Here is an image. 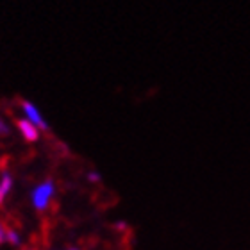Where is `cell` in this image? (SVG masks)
<instances>
[{
    "label": "cell",
    "mask_w": 250,
    "mask_h": 250,
    "mask_svg": "<svg viewBox=\"0 0 250 250\" xmlns=\"http://www.w3.org/2000/svg\"><path fill=\"white\" fill-rule=\"evenodd\" d=\"M66 250H81V249H77V247H70V249H66Z\"/></svg>",
    "instance_id": "obj_9"
},
{
    "label": "cell",
    "mask_w": 250,
    "mask_h": 250,
    "mask_svg": "<svg viewBox=\"0 0 250 250\" xmlns=\"http://www.w3.org/2000/svg\"><path fill=\"white\" fill-rule=\"evenodd\" d=\"M13 184H15L13 175L7 170H2V175H0V208L5 204V198L13 189Z\"/></svg>",
    "instance_id": "obj_4"
},
{
    "label": "cell",
    "mask_w": 250,
    "mask_h": 250,
    "mask_svg": "<svg viewBox=\"0 0 250 250\" xmlns=\"http://www.w3.org/2000/svg\"><path fill=\"white\" fill-rule=\"evenodd\" d=\"M16 127L20 130V134L23 136V140L29 141V143H36L40 140V136H42V130L38 129L36 125H32L29 120L25 118H16Z\"/></svg>",
    "instance_id": "obj_3"
},
{
    "label": "cell",
    "mask_w": 250,
    "mask_h": 250,
    "mask_svg": "<svg viewBox=\"0 0 250 250\" xmlns=\"http://www.w3.org/2000/svg\"><path fill=\"white\" fill-rule=\"evenodd\" d=\"M88 181L89 183H100L102 181V175H100V172H97V170H91V172H88Z\"/></svg>",
    "instance_id": "obj_6"
},
{
    "label": "cell",
    "mask_w": 250,
    "mask_h": 250,
    "mask_svg": "<svg viewBox=\"0 0 250 250\" xmlns=\"http://www.w3.org/2000/svg\"><path fill=\"white\" fill-rule=\"evenodd\" d=\"M5 243H9L13 247H20L21 245V236L20 232L13 227H5Z\"/></svg>",
    "instance_id": "obj_5"
},
{
    "label": "cell",
    "mask_w": 250,
    "mask_h": 250,
    "mask_svg": "<svg viewBox=\"0 0 250 250\" xmlns=\"http://www.w3.org/2000/svg\"><path fill=\"white\" fill-rule=\"evenodd\" d=\"M20 107H21V111H23V115H25V120H29L32 125H36L40 130H50V127H48V124L45 122L43 115L38 111V107L32 104V102H29V100H20Z\"/></svg>",
    "instance_id": "obj_2"
},
{
    "label": "cell",
    "mask_w": 250,
    "mask_h": 250,
    "mask_svg": "<svg viewBox=\"0 0 250 250\" xmlns=\"http://www.w3.org/2000/svg\"><path fill=\"white\" fill-rule=\"evenodd\" d=\"M54 197H56V183H54V179H45L43 183L34 186V189L31 191L32 208L40 211V213H43V211L48 209Z\"/></svg>",
    "instance_id": "obj_1"
},
{
    "label": "cell",
    "mask_w": 250,
    "mask_h": 250,
    "mask_svg": "<svg viewBox=\"0 0 250 250\" xmlns=\"http://www.w3.org/2000/svg\"><path fill=\"white\" fill-rule=\"evenodd\" d=\"M115 229H118V230H127V229H129V225L125 224V222H116V224H115Z\"/></svg>",
    "instance_id": "obj_8"
},
{
    "label": "cell",
    "mask_w": 250,
    "mask_h": 250,
    "mask_svg": "<svg viewBox=\"0 0 250 250\" xmlns=\"http://www.w3.org/2000/svg\"><path fill=\"white\" fill-rule=\"evenodd\" d=\"M11 134V127L5 124V120L0 116V136H9Z\"/></svg>",
    "instance_id": "obj_7"
},
{
    "label": "cell",
    "mask_w": 250,
    "mask_h": 250,
    "mask_svg": "<svg viewBox=\"0 0 250 250\" xmlns=\"http://www.w3.org/2000/svg\"><path fill=\"white\" fill-rule=\"evenodd\" d=\"M21 250H34V249H21Z\"/></svg>",
    "instance_id": "obj_10"
}]
</instances>
